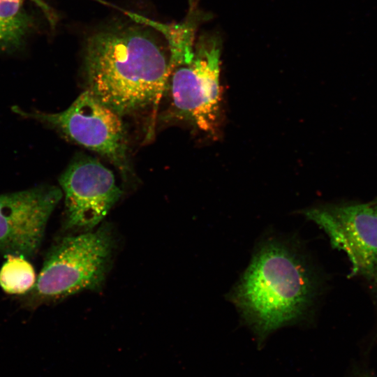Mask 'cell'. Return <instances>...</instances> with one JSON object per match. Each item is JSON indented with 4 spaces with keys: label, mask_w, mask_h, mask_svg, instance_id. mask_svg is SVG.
I'll use <instances>...</instances> for the list:
<instances>
[{
    "label": "cell",
    "mask_w": 377,
    "mask_h": 377,
    "mask_svg": "<svg viewBox=\"0 0 377 377\" xmlns=\"http://www.w3.org/2000/svg\"><path fill=\"white\" fill-rule=\"evenodd\" d=\"M323 229L332 246L351 264L350 276L374 279L377 272V198L313 207L303 212Z\"/></svg>",
    "instance_id": "6"
},
{
    "label": "cell",
    "mask_w": 377,
    "mask_h": 377,
    "mask_svg": "<svg viewBox=\"0 0 377 377\" xmlns=\"http://www.w3.org/2000/svg\"><path fill=\"white\" fill-rule=\"evenodd\" d=\"M318 279L297 246L269 239L258 247L230 299L246 323L263 338L306 315L318 294Z\"/></svg>",
    "instance_id": "2"
},
{
    "label": "cell",
    "mask_w": 377,
    "mask_h": 377,
    "mask_svg": "<svg viewBox=\"0 0 377 377\" xmlns=\"http://www.w3.org/2000/svg\"><path fill=\"white\" fill-rule=\"evenodd\" d=\"M355 377H376V376L368 371L360 370L357 371V374H355Z\"/></svg>",
    "instance_id": "11"
},
{
    "label": "cell",
    "mask_w": 377,
    "mask_h": 377,
    "mask_svg": "<svg viewBox=\"0 0 377 377\" xmlns=\"http://www.w3.org/2000/svg\"><path fill=\"white\" fill-rule=\"evenodd\" d=\"M6 257L0 268L1 289L9 295H24L31 291L36 281L32 265L22 256L8 253Z\"/></svg>",
    "instance_id": "9"
},
{
    "label": "cell",
    "mask_w": 377,
    "mask_h": 377,
    "mask_svg": "<svg viewBox=\"0 0 377 377\" xmlns=\"http://www.w3.org/2000/svg\"><path fill=\"white\" fill-rule=\"evenodd\" d=\"M114 247L112 230L67 236L47 253L29 295L31 304L61 300L83 290H98L110 267Z\"/></svg>",
    "instance_id": "3"
},
{
    "label": "cell",
    "mask_w": 377,
    "mask_h": 377,
    "mask_svg": "<svg viewBox=\"0 0 377 377\" xmlns=\"http://www.w3.org/2000/svg\"><path fill=\"white\" fill-rule=\"evenodd\" d=\"M222 40L204 34L193 54L169 62L166 89L176 117L195 128L213 133L220 114V68Z\"/></svg>",
    "instance_id": "4"
},
{
    "label": "cell",
    "mask_w": 377,
    "mask_h": 377,
    "mask_svg": "<svg viewBox=\"0 0 377 377\" xmlns=\"http://www.w3.org/2000/svg\"><path fill=\"white\" fill-rule=\"evenodd\" d=\"M26 17L20 0H0V47L16 45L24 35Z\"/></svg>",
    "instance_id": "10"
},
{
    "label": "cell",
    "mask_w": 377,
    "mask_h": 377,
    "mask_svg": "<svg viewBox=\"0 0 377 377\" xmlns=\"http://www.w3.org/2000/svg\"><path fill=\"white\" fill-rule=\"evenodd\" d=\"M59 182L64 195L65 227L75 231L92 230L122 194L112 172L89 157L76 158Z\"/></svg>",
    "instance_id": "7"
},
{
    "label": "cell",
    "mask_w": 377,
    "mask_h": 377,
    "mask_svg": "<svg viewBox=\"0 0 377 377\" xmlns=\"http://www.w3.org/2000/svg\"><path fill=\"white\" fill-rule=\"evenodd\" d=\"M13 111L54 129L66 139L107 158L120 170H128L127 140L121 116L98 101L89 90L80 94L65 110L47 113Z\"/></svg>",
    "instance_id": "5"
},
{
    "label": "cell",
    "mask_w": 377,
    "mask_h": 377,
    "mask_svg": "<svg viewBox=\"0 0 377 377\" xmlns=\"http://www.w3.org/2000/svg\"><path fill=\"white\" fill-rule=\"evenodd\" d=\"M374 279H375L376 283V284H377V272H376L375 276L374 277Z\"/></svg>",
    "instance_id": "12"
},
{
    "label": "cell",
    "mask_w": 377,
    "mask_h": 377,
    "mask_svg": "<svg viewBox=\"0 0 377 377\" xmlns=\"http://www.w3.org/2000/svg\"><path fill=\"white\" fill-rule=\"evenodd\" d=\"M62 195L60 188L50 185L0 194V253L33 256Z\"/></svg>",
    "instance_id": "8"
},
{
    "label": "cell",
    "mask_w": 377,
    "mask_h": 377,
    "mask_svg": "<svg viewBox=\"0 0 377 377\" xmlns=\"http://www.w3.org/2000/svg\"><path fill=\"white\" fill-rule=\"evenodd\" d=\"M140 24L100 30L85 46L87 90L121 117L156 105L166 89L168 46Z\"/></svg>",
    "instance_id": "1"
}]
</instances>
